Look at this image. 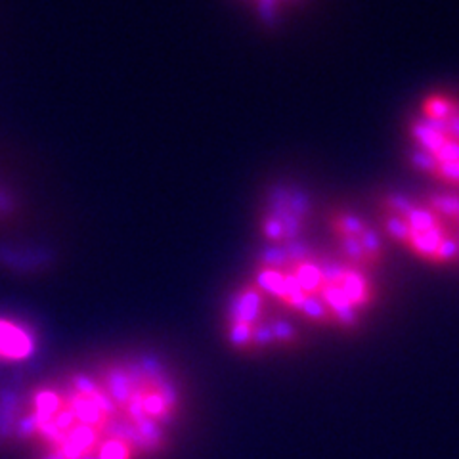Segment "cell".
Masks as SVG:
<instances>
[{
	"instance_id": "6da1fadb",
	"label": "cell",
	"mask_w": 459,
	"mask_h": 459,
	"mask_svg": "<svg viewBox=\"0 0 459 459\" xmlns=\"http://www.w3.org/2000/svg\"><path fill=\"white\" fill-rule=\"evenodd\" d=\"M182 415L169 366L125 354L33 383L0 415V430L25 459H161Z\"/></svg>"
},
{
	"instance_id": "8992f818",
	"label": "cell",
	"mask_w": 459,
	"mask_h": 459,
	"mask_svg": "<svg viewBox=\"0 0 459 459\" xmlns=\"http://www.w3.org/2000/svg\"><path fill=\"white\" fill-rule=\"evenodd\" d=\"M314 222V201L303 184L280 180L263 194L256 234L263 247H285L307 241Z\"/></svg>"
},
{
	"instance_id": "52a82bcc",
	"label": "cell",
	"mask_w": 459,
	"mask_h": 459,
	"mask_svg": "<svg viewBox=\"0 0 459 459\" xmlns=\"http://www.w3.org/2000/svg\"><path fill=\"white\" fill-rule=\"evenodd\" d=\"M324 224L332 239V251L342 263L376 276L386 263V246L377 222L352 207L335 205L325 211Z\"/></svg>"
},
{
	"instance_id": "ba28073f",
	"label": "cell",
	"mask_w": 459,
	"mask_h": 459,
	"mask_svg": "<svg viewBox=\"0 0 459 459\" xmlns=\"http://www.w3.org/2000/svg\"><path fill=\"white\" fill-rule=\"evenodd\" d=\"M37 351V335L27 322L0 314V364H23Z\"/></svg>"
},
{
	"instance_id": "5b68a950",
	"label": "cell",
	"mask_w": 459,
	"mask_h": 459,
	"mask_svg": "<svg viewBox=\"0 0 459 459\" xmlns=\"http://www.w3.org/2000/svg\"><path fill=\"white\" fill-rule=\"evenodd\" d=\"M278 308L251 280L238 285L224 310V335L230 347L239 352L295 349L300 335Z\"/></svg>"
},
{
	"instance_id": "7a4b0ae2",
	"label": "cell",
	"mask_w": 459,
	"mask_h": 459,
	"mask_svg": "<svg viewBox=\"0 0 459 459\" xmlns=\"http://www.w3.org/2000/svg\"><path fill=\"white\" fill-rule=\"evenodd\" d=\"M249 280L281 310L339 329H354L379 299L376 276L308 241L263 247Z\"/></svg>"
},
{
	"instance_id": "3957f363",
	"label": "cell",
	"mask_w": 459,
	"mask_h": 459,
	"mask_svg": "<svg viewBox=\"0 0 459 459\" xmlns=\"http://www.w3.org/2000/svg\"><path fill=\"white\" fill-rule=\"evenodd\" d=\"M385 239L415 261L435 268H459V195L386 190L376 199V219Z\"/></svg>"
},
{
	"instance_id": "9c48e42d",
	"label": "cell",
	"mask_w": 459,
	"mask_h": 459,
	"mask_svg": "<svg viewBox=\"0 0 459 459\" xmlns=\"http://www.w3.org/2000/svg\"><path fill=\"white\" fill-rule=\"evenodd\" d=\"M253 16L264 25H278L287 16H291L295 10H299L307 0H239Z\"/></svg>"
},
{
	"instance_id": "277c9868",
	"label": "cell",
	"mask_w": 459,
	"mask_h": 459,
	"mask_svg": "<svg viewBox=\"0 0 459 459\" xmlns=\"http://www.w3.org/2000/svg\"><path fill=\"white\" fill-rule=\"evenodd\" d=\"M410 167L438 190L459 195V92H425L404 125Z\"/></svg>"
}]
</instances>
